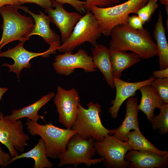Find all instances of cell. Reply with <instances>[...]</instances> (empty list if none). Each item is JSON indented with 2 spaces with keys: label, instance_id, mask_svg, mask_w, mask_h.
<instances>
[{
  "label": "cell",
  "instance_id": "obj_1",
  "mask_svg": "<svg viewBox=\"0 0 168 168\" xmlns=\"http://www.w3.org/2000/svg\"><path fill=\"white\" fill-rule=\"evenodd\" d=\"M110 35V50L130 51L143 59L157 55L156 43L146 29L135 30L128 24H121L113 28Z\"/></svg>",
  "mask_w": 168,
  "mask_h": 168
},
{
  "label": "cell",
  "instance_id": "obj_2",
  "mask_svg": "<svg viewBox=\"0 0 168 168\" xmlns=\"http://www.w3.org/2000/svg\"><path fill=\"white\" fill-rule=\"evenodd\" d=\"M17 6L7 5L0 8L2 16L3 30L0 40V52L5 45L13 41L18 40L25 42L29 40L35 24L30 16L21 15Z\"/></svg>",
  "mask_w": 168,
  "mask_h": 168
},
{
  "label": "cell",
  "instance_id": "obj_3",
  "mask_svg": "<svg viewBox=\"0 0 168 168\" xmlns=\"http://www.w3.org/2000/svg\"><path fill=\"white\" fill-rule=\"evenodd\" d=\"M148 0H128L114 6L100 7L93 6L91 11L97 20L102 34L108 36L114 27L128 24L129 14H136Z\"/></svg>",
  "mask_w": 168,
  "mask_h": 168
},
{
  "label": "cell",
  "instance_id": "obj_4",
  "mask_svg": "<svg viewBox=\"0 0 168 168\" xmlns=\"http://www.w3.org/2000/svg\"><path fill=\"white\" fill-rule=\"evenodd\" d=\"M86 106L87 109L80 103L71 129L83 138H92L97 141H102L108 134L113 135L114 129H107L102 123L99 116L102 112L100 105L91 101Z\"/></svg>",
  "mask_w": 168,
  "mask_h": 168
},
{
  "label": "cell",
  "instance_id": "obj_5",
  "mask_svg": "<svg viewBox=\"0 0 168 168\" xmlns=\"http://www.w3.org/2000/svg\"><path fill=\"white\" fill-rule=\"evenodd\" d=\"M28 132L32 135H38L44 142L47 155L53 159L58 158L65 152L70 139L77 133L71 129L59 128L49 123L41 125L27 119L25 123Z\"/></svg>",
  "mask_w": 168,
  "mask_h": 168
},
{
  "label": "cell",
  "instance_id": "obj_6",
  "mask_svg": "<svg viewBox=\"0 0 168 168\" xmlns=\"http://www.w3.org/2000/svg\"><path fill=\"white\" fill-rule=\"evenodd\" d=\"M95 141L92 138H83L77 133L73 135L68 142L66 151L58 156L60 161L58 166L72 165L76 168L81 163L91 166L103 161L102 157L92 159L96 153Z\"/></svg>",
  "mask_w": 168,
  "mask_h": 168
},
{
  "label": "cell",
  "instance_id": "obj_7",
  "mask_svg": "<svg viewBox=\"0 0 168 168\" xmlns=\"http://www.w3.org/2000/svg\"><path fill=\"white\" fill-rule=\"evenodd\" d=\"M102 34L98 22L92 12H88L75 26L68 39L58 47L61 52H72L87 42L93 47L98 44L97 40Z\"/></svg>",
  "mask_w": 168,
  "mask_h": 168
},
{
  "label": "cell",
  "instance_id": "obj_8",
  "mask_svg": "<svg viewBox=\"0 0 168 168\" xmlns=\"http://www.w3.org/2000/svg\"><path fill=\"white\" fill-rule=\"evenodd\" d=\"M94 145L96 153L103 158L105 166L119 168L128 166L130 162L124 159L125 156L127 152L132 148L127 142L108 134L101 141H95Z\"/></svg>",
  "mask_w": 168,
  "mask_h": 168
},
{
  "label": "cell",
  "instance_id": "obj_9",
  "mask_svg": "<svg viewBox=\"0 0 168 168\" xmlns=\"http://www.w3.org/2000/svg\"><path fill=\"white\" fill-rule=\"evenodd\" d=\"M29 136L23 131L22 121H11L0 112V142L7 148L12 157L23 152L28 145Z\"/></svg>",
  "mask_w": 168,
  "mask_h": 168
},
{
  "label": "cell",
  "instance_id": "obj_10",
  "mask_svg": "<svg viewBox=\"0 0 168 168\" xmlns=\"http://www.w3.org/2000/svg\"><path fill=\"white\" fill-rule=\"evenodd\" d=\"M54 102L59 115L58 121L67 128L71 129L77 113L80 98L77 90H66L58 86Z\"/></svg>",
  "mask_w": 168,
  "mask_h": 168
},
{
  "label": "cell",
  "instance_id": "obj_11",
  "mask_svg": "<svg viewBox=\"0 0 168 168\" xmlns=\"http://www.w3.org/2000/svg\"><path fill=\"white\" fill-rule=\"evenodd\" d=\"M53 65L57 73L65 76L71 75L76 68L82 69L86 72L96 70L92 57L82 49L74 54L72 52H68L57 55Z\"/></svg>",
  "mask_w": 168,
  "mask_h": 168
},
{
  "label": "cell",
  "instance_id": "obj_12",
  "mask_svg": "<svg viewBox=\"0 0 168 168\" xmlns=\"http://www.w3.org/2000/svg\"><path fill=\"white\" fill-rule=\"evenodd\" d=\"M52 7L45 9L52 22L59 29L61 34V41L64 43L70 35L76 24L82 17L77 12L67 11L63 5L55 0L52 1Z\"/></svg>",
  "mask_w": 168,
  "mask_h": 168
},
{
  "label": "cell",
  "instance_id": "obj_13",
  "mask_svg": "<svg viewBox=\"0 0 168 168\" xmlns=\"http://www.w3.org/2000/svg\"><path fill=\"white\" fill-rule=\"evenodd\" d=\"M17 6L19 9L29 13L34 21V27L30 36L37 35L41 37L46 43L49 45L48 49L49 55L56 53L61 45V40L59 36L50 27V24L52 22L49 17L40 11H39V14H37L31 12L27 7L21 5Z\"/></svg>",
  "mask_w": 168,
  "mask_h": 168
},
{
  "label": "cell",
  "instance_id": "obj_14",
  "mask_svg": "<svg viewBox=\"0 0 168 168\" xmlns=\"http://www.w3.org/2000/svg\"><path fill=\"white\" fill-rule=\"evenodd\" d=\"M24 43L21 42L13 48H9L6 51L0 52V57L10 58L14 60V63L13 64L5 63L2 64V66L9 67V72H15L18 80L22 70L24 68L31 67V64L30 62L32 59L39 56L44 58L49 56L47 50L40 53L33 52L27 50L23 47Z\"/></svg>",
  "mask_w": 168,
  "mask_h": 168
},
{
  "label": "cell",
  "instance_id": "obj_15",
  "mask_svg": "<svg viewBox=\"0 0 168 168\" xmlns=\"http://www.w3.org/2000/svg\"><path fill=\"white\" fill-rule=\"evenodd\" d=\"M155 79L154 77H151L142 81L129 82L124 81L120 78H114L116 96L114 99L112 101V105L109 110L111 117L113 119L116 118L123 102L129 98L133 96L136 91L142 86L150 85Z\"/></svg>",
  "mask_w": 168,
  "mask_h": 168
},
{
  "label": "cell",
  "instance_id": "obj_16",
  "mask_svg": "<svg viewBox=\"0 0 168 168\" xmlns=\"http://www.w3.org/2000/svg\"><path fill=\"white\" fill-rule=\"evenodd\" d=\"M125 159L130 162L129 167L162 168L167 166L168 156L147 151L131 149L126 153Z\"/></svg>",
  "mask_w": 168,
  "mask_h": 168
},
{
  "label": "cell",
  "instance_id": "obj_17",
  "mask_svg": "<svg viewBox=\"0 0 168 168\" xmlns=\"http://www.w3.org/2000/svg\"><path fill=\"white\" fill-rule=\"evenodd\" d=\"M138 100V98L133 96L127 99L124 119L119 127L114 129V132L113 135L119 140L127 142V136L131 130L139 128L138 114L139 110Z\"/></svg>",
  "mask_w": 168,
  "mask_h": 168
},
{
  "label": "cell",
  "instance_id": "obj_18",
  "mask_svg": "<svg viewBox=\"0 0 168 168\" xmlns=\"http://www.w3.org/2000/svg\"><path fill=\"white\" fill-rule=\"evenodd\" d=\"M93 63L104 76L108 84L114 88V77L112 72L109 49L101 44H97L92 50Z\"/></svg>",
  "mask_w": 168,
  "mask_h": 168
},
{
  "label": "cell",
  "instance_id": "obj_19",
  "mask_svg": "<svg viewBox=\"0 0 168 168\" xmlns=\"http://www.w3.org/2000/svg\"><path fill=\"white\" fill-rule=\"evenodd\" d=\"M141 94V101L138 109L146 115L150 122L152 120L156 108L159 109L164 102L153 87L150 85L144 86L139 89Z\"/></svg>",
  "mask_w": 168,
  "mask_h": 168
},
{
  "label": "cell",
  "instance_id": "obj_20",
  "mask_svg": "<svg viewBox=\"0 0 168 168\" xmlns=\"http://www.w3.org/2000/svg\"><path fill=\"white\" fill-rule=\"evenodd\" d=\"M55 93L51 92L43 96L38 101L34 103L19 109H14L11 111V114L6 117L11 121H16L25 118L33 121L37 122L40 119L44 121V116L38 114L39 110L50 100L53 99Z\"/></svg>",
  "mask_w": 168,
  "mask_h": 168
},
{
  "label": "cell",
  "instance_id": "obj_21",
  "mask_svg": "<svg viewBox=\"0 0 168 168\" xmlns=\"http://www.w3.org/2000/svg\"><path fill=\"white\" fill-rule=\"evenodd\" d=\"M153 35L156 41L160 69L168 68V44L163 23L162 15L160 10L153 29Z\"/></svg>",
  "mask_w": 168,
  "mask_h": 168
},
{
  "label": "cell",
  "instance_id": "obj_22",
  "mask_svg": "<svg viewBox=\"0 0 168 168\" xmlns=\"http://www.w3.org/2000/svg\"><path fill=\"white\" fill-rule=\"evenodd\" d=\"M109 50L114 78H120L123 71L141 60L139 56L133 52Z\"/></svg>",
  "mask_w": 168,
  "mask_h": 168
},
{
  "label": "cell",
  "instance_id": "obj_23",
  "mask_svg": "<svg viewBox=\"0 0 168 168\" xmlns=\"http://www.w3.org/2000/svg\"><path fill=\"white\" fill-rule=\"evenodd\" d=\"M22 158H31L35 161L34 168H51L53 163L49 161L47 155L45 144L41 138L37 143L29 151L12 157L9 164L17 159Z\"/></svg>",
  "mask_w": 168,
  "mask_h": 168
},
{
  "label": "cell",
  "instance_id": "obj_24",
  "mask_svg": "<svg viewBox=\"0 0 168 168\" xmlns=\"http://www.w3.org/2000/svg\"><path fill=\"white\" fill-rule=\"evenodd\" d=\"M127 142L132 149L145 150L155 152L160 155L168 156V152L160 150L149 141L141 133L139 128L130 132L127 136Z\"/></svg>",
  "mask_w": 168,
  "mask_h": 168
},
{
  "label": "cell",
  "instance_id": "obj_25",
  "mask_svg": "<svg viewBox=\"0 0 168 168\" xmlns=\"http://www.w3.org/2000/svg\"><path fill=\"white\" fill-rule=\"evenodd\" d=\"M159 114L154 116L150 123L154 130H159L161 134L168 131V103H164L161 107Z\"/></svg>",
  "mask_w": 168,
  "mask_h": 168
},
{
  "label": "cell",
  "instance_id": "obj_26",
  "mask_svg": "<svg viewBox=\"0 0 168 168\" xmlns=\"http://www.w3.org/2000/svg\"><path fill=\"white\" fill-rule=\"evenodd\" d=\"M157 0H148L147 3L139 9L136 14L142 21L143 24L149 21L152 16L158 7Z\"/></svg>",
  "mask_w": 168,
  "mask_h": 168
},
{
  "label": "cell",
  "instance_id": "obj_27",
  "mask_svg": "<svg viewBox=\"0 0 168 168\" xmlns=\"http://www.w3.org/2000/svg\"><path fill=\"white\" fill-rule=\"evenodd\" d=\"M150 85L157 92L164 103H168V78H155Z\"/></svg>",
  "mask_w": 168,
  "mask_h": 168
},
{
  "label": "cell",
  "instance_id": "obj_28",
  "mask_svg": "<svg viewBox=\"0 0 168 168\" xmlns=\"http://www.w3.org/2000/svg\"><path fill=\"white\" fill-rule=\"evenodd\" d=\"M85 5L86 12H90L91 8L93 6L100 7H106L114 5L110 0H86Z\"/></svg>",
  "mask_w": 168,
  "mask_h": 168
},
{
  "label": "cell",
  "instance_id": "obj_29",
  "mask_svg": "<svg viewBox=\"0 0 168 168\" xmlns=\"http://www.w3.org/2000/svg\"><path fill=\"white\" fill-rule=\"evenodd\" d=\"M63 5L68 4L71 5L77 12L81 14L86 12L85 5L86 2L79 0H54Z\"/></svg>",
  "mask_w": 168,
  "mask_h": 168
},
{
  "label": "cell",
  "instance_id": "obj_30",
  "mask_svg": "<svg viewBox=\"0 0 168 168\" xmlns=\"http://www.w3.org/2000/svg\"><path fill=\"white\" fill-rule=\"evenodd\" d=\"M127 24L135 30H142L144 28L142 21L137 15L129 16Z\"/></svg>",
  "mask_w": 168,
  "mask_h": 168
},
{
  "label": "cell",
  "instance_id": "obj_31",
  "mask_svg": "<svg viewBox=\"0 0 168 168\" xmlns=\"http://www.w3.org/2000/svg\"><path fill=\"white\" fill-rule=\"evenodd\" d=\"M21 4L30 3L37 4L45 9L50 8L52 7V0H18Z\"/></svg>",
  "mask_w": 168,
  "mask_h": 168
},
{
  "label": "cell",
  "instance_id": "obj_32",
  "mask_svg": "<svg viewBox=\"0 0 168 168\" xmlns=\"http://www.w3.org/2000/svg\"><path fill=\"white\" fill-rule=\"evenodd\" d=\"M11 157L10 154L2 150L0 145V166L2 168L6 167L10 164L9 162L12 158Z\"/></svg>",
  "mask_w": 168,
  "mask_h": 168
},
{
  "label": "cell",
  "instance_id": "obj_33",
  "mask_svg": "<svg viewBox=\"0 0 168 168\" xmlns=\"http://www.w3.org/2000/svg\"><path fill=\"white\" fill-rule=\"evenodd\" d=\"M153 75L154 78L157 79H162L168 78V68L153 72Z\"/></svg>",
  "mask_w": 168,
  "mask_h": 168
},
{
  "label": "cell",
  "instance_id": "obj_34",
  "mask_svg": "<svg viewBox=\"0 0 168 168\" xmlns=\"http://www.w3.org/2000/svg\"><path fill=\"white\" fill-rule=\"evenodd\" d=\"M21 5L18 0H0V8L7 5L18 6Z\"/></svg>",
  "mask_w": 168,
  "mask_h": 168
},
{
  "label": "cell",
  "instance_id": "obj_35",
  "mask_svg": "<svg viewBox=\"0 0 168 168\" xmlns=\"http://www.w3.org/2000/svg\"><path fill=\"white\" fill-rule=\"evenodd\" d=\"M8 90V88L6 87L2 88L0 87V100L4 94Z\"/></svg>",
  "mask_w": 168,
  "mask_h": 168
},
{
  "label": "cell",
  "instance_id": "obj_36",
  "mask_svg": "<svg viewBox=\"0 0 168 168\" xmlns=\"http://www.w3.org/2000/svg\"><path fill=\"white\" fill-rule=\"evenodd\" d=\"M159 1L161 3L165 6L168 5V0H157Z\"/></svg>",
  "mask_w": 168,
  "mask_h": 168
},
{
  "label": "cell",
  "instance_id": "obj_37",
  "mask_svg": "<svg viewBox=\"0 0 168 168\" xmlns=\"http://www.w3.org/2000/svg\"><path fill=\"white\" fill-rule=\"evenodd\" d=\"M114 4H119L121 0H110Z\"/></svg>",
  "mask_w": 168,
  "mask_h": 168
}]
</instances>
